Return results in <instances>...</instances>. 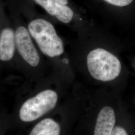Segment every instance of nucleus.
Segmentation results:
<instances>
[{
  "instance_id": "f257e3e1",
  "label": "nucleus",
  "mask_w": 135,
  "mask_h": 135,
  "mask_svg": "<svg viewBox=\"0 0 135 135\" xmlns=\"http://www.w3.org/2000/svg\"><path fill=\"white\" fill-rule=\"evenodd\" d=\"M87 67L97 80L108 82L118 77L122 69L121 62L115 55L103 49L90 52L87 57Z\"/></svg>"
},
{
  "instance_id": "f03ea898",
  "label": "nucleus",
  "mask_w": 135,
  "mask_h": 135,
  "mask_svg": "<svg viewBox=\"0 0 135 135\" xmlns=\"http://www.w3.org/2000/svg\"><path fill=\"white\" fill-rule=\"evenodd\" d=\"M28 30L45 55L55 57L63 53V41L51 23L42 19L34 20L29 23Z\"/></svg>"
},
{
  "instance_id": "7ed1b4c3",
  "label": "nucleus",
  "mask_w": 135,
  "mask_h": 135,
  "mask_svg": "<svg viewBox=\"0 0 135 135\" xmlns=\"http://www.w3.org/2000/svg\"><path fill=\"white\" fill-rule=\"evenodd\" d=\"M57 101L58 95L53 90L40 92L22 105L19 111L20 118L24 122L36 120L54 109Z\"/></svg>"
},
{
  "instance_id": "20e7f679",
  "label": "nucleus",
  "mask_w": 135,
  "mask_h": 135,
  "mask_svg": "<svg viewBox=\"0 0 135 135\" xmlns=\"http://www.w3.org/2000/svg\"><path fill=\"white\" fill-rule=\"evenodd\" d=\"M16 46L22 57L32 67H36L40 57L30 37L29 31L23 27H18L15 32Z\"/></svg>"
},
{
  "instance_id": "39448f33",
  "label": "nucleus",
  "mask_w": 135,
  "mask_h": 135,
  "mask_svg": "<svg viewBox=\"0 0 135 135\" xmlns=\"http://www.w3.org/2000/svg\"><path fill=\"white\" fill-rule=\"evenodd\" d=\"M116 123L115 113L112 108L104 107L97 119L94 135H111Z\"/></svg>"
},
{
  "instance_id": "423d86ee",
  "label": "nucleus",
  "mask_w": 135,
  "mask_h": 135,
  "mask_svg": "<svg viewBox=\"0 0 135 135\" xmlns=\"http://www.w3.org/2000/svg\"><path fill=\"white\" fill-rule=\"evenodd\" d=\"M16 46L15 34L11 28L3 29L0 36V59L8 61L14 56Z\"/></svg>"
},
{
  "instance_id": "0eeeda50",
  "label": "nucleus",
  "mask_w": 135,
  "mask_h": 135,
  "mask_svg": "<svg viewBox=\"0 0 135 135\" xmlns=\"http://www.w3.org/2000/svg\"><path fill=\"white\" fill-rule=\"evenodd\" d=\"M60 126L51 118L40 121L31 131L30 135H60Z\"/></svg>"
},
{
  "instance_id": "6e6552de",
  "label": "nucleus",
  "mask_w": 135,
  "mask_h": 135,
  "mask_svg": "<svg viewBox=\"0 0 135 135\" xmlns=\"http://www.w3.org/2000/svg\"><path fill=\"white\" fill-rule=\"evenodd\" d=\"M73 15V11L67 5L56 3L54 16L60 21L64 23H69L72 21Z\"/></svg>"
},
{
  "instance_id": "1a4fd4ad",
  "label": "nucleus",
  "mask_w": 135,
  "mask_h": 135,
  "mask_svg": "<svg viewBox=\"0 0 135 135\" xmlns=\"http://www.w3.org/2000/svg\"><path fill=\"white\" fill-rule=\"evenodd\" d=\"M40 5L50 15H55V8L56 3L52 0H33Z\"/></svg>"
},
{
  "instance_id": "9d476101",
  "label": "nucleus",
  "mask_w": 135,
  "mask_h": 135,
  "mask_svg": "<svg viewBox=\"0 0 135 135\" xmlns=\"http://www.w3.org/2000/svg\"><path fill=\"white\" fill-rule=\"evenodd\" d=\"M108 3L112 5L119 6L124 7L130 4L133 0H104Z\"/></svg>"
},
{
  "instance_id": "9b49d317",
  "label": "nucleus",
  "mask_w": 135,
  "mask_h": 135,
  "mask_svg": "<svg viewBox=\"0 0 135 135\" xmlns=\"http://www.w3.org/2000/svg\"><path fill=\"white\" fill-rule=\"evenodd\" d=\"M111 135H128L125 130L121 127H115Z\"/></svg>"
},
{
  "instance_id": "f8f14e48",
  "label": "nucleus",
  "mask_w": 135,
  "mask_h": 135,
  "mask_svg": "<svg viewBox=\"0 0 135 135\" xmlns=\"http://www.w3.org/2000/svg\"><path fill=\"white\" fill-rule=\"evenodd\" d=\"M53 1L54 3H61L64 5H67L68 3V0H52Z\"/></svg>"
}]
</instances>
